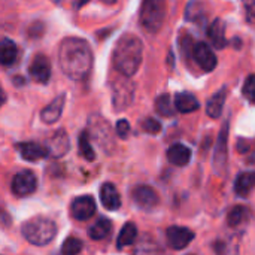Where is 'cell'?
<instances>
[{"label":"cell","instance_id":"17","mask_svg":"<svg viewBox=\"0 0 255 255\" xmlns=\"http://www.w3.org/2000/svg\"><path fill=\"white\" fill-rule=\"evenodd\" d=\"M100 199H102L103 206L106 209H109V211H117L121 206V197H120V193H118V190L115 188L114 184L106 182V184L102 185Z\"/></svg>","mask_w":255,"mask_h":255},{"label":"cell","instance_id":"1","mask_svg":"<svg viewBox=\"0 0 255 255\" xmlns=\"http://www.w3.org/2000/svg\"><path fill=\"white\" fill-rule=\"evenodd\" d=\"M58 64L63 73L73 81H84L93 67L90 45L79 37H66L58 46Z\"/></svg>","mask_w":255,"mask_h":255},{"label":"cell","instance_id":"35","mask_svg":"<svg viewBox=\"0 0 255 255\" xmlns=\"http://www.w3.org/2000/svg\"><path fill=\"white\" fill-rule=\"evenodd\" d=\"M115 130H117V134H118L121 139H126V137L130 134V124H128V121H127V120H120V121L117 123Z\"/></svg>","mask_w":255,"mask_h":255},{"label":"cell","instance_id":"34","mask_svg":"<svg viewBox=\"0 0 255 255\" xmlns=\"http://www.w3.org/2000/svg\"><path fill=\"white\" fill-rule=\"evenodd\" d=\"M142 128L149 134H158L161 131V124L154 118H146L142 123Z\"/></svg>","mask_w":255,"mask_h":255},{"label":"cell","instance_id":"10","mask_svg":"<svg viewBox=\"0 0 255 255\" xmlns=\"http://www.w3.org/2000/svg\"><path fill=\"white\" fill-rule=\"evenodd\" d=\"M51 72H52V67H51V61L48 57H45L43 54H37L33 57L28 66V73L36 82L46 84L51 78Z\"/></svg>","mask_w":255,"mask_h":255},{"label":"cell","instance_id":"4","mask_svg":"<svg viewBox=\"0 0 255 255\" xmlns=\"http://www.w3.org/2000/svg\"><path fill=\"white\" fill-rule=\"evenodd\" d=\"M167 13V0H143L140 7V22L149 33H157Z\"/></svg>","mask_w":255,"mask_h":255},{"label":"cell","instance_id":"31","mask_svg":"<svg viewBox=\"0 0 255 255\" xmlns=\"http://www.w3.org/2000/svg\"><path fill=\"white\" fill-rule=\"evenodd\" d=\"M79 152L88 161H93L96 158V152H94V149L91 146V140H90L88 131H82L79 134Z\"/></svg>","mask_w":255,"mask_h":255},{"label":"cell","instance_id":"7","mask_svg":"<svg viewBox=\"0 0 255 255\" xmlns=\"http://www.w3.org/2000/svg\"><path fill=\"white\" fill-rule=\"evenodd\" d=\"M10 188H12V193L18 197H25V196L33 194L37 188L36 175L30 170H22V172L16 173L12 178Z\"/></svg>","mask_w":255,"mask_h":255},{"label":"cell","instance_id":"16","mask_svg":"<svg viewBox=\"0 0 255 255\" xmlns=\"http://www.w3.org/2000/svg\"><path fill=\"white\" fill-rule=\"evenodd\" d=\"M16 151L27 161H37L48 155L46 146H42L40 143L36 142H21L16 145Z\"/></svg>","mask_w":255,"mask_h":255},{"label":"cell","instance_id":"20","mask_svg":"<svg viewBox=\"0 0 255 255\" xmlns=\"http://www.w3.org/2000/svg\"><path fill=\"white\" fill-rule=\"evenodd\" d=\"M214 251L217 255H239V239L233 235L220 238L214 242Z\"/></svg>","mask_w":255,"mask_h":255},{"label":"cell","instance_id":"33","mask_svg":"<svg viewBox=\"0 0 255 255\" xmlns=\"http://www.w3.org/2000/svg\"><path fill=\"white\" fill-rule=\"evenodd\" d=\"M242 94H244V97L248 102L255 103V75H250L245 79V84H244V88H242Z\"/></svg>","mask_w":255,"mask_h":255},{"label":"cell","instance_id":"6","mask_svg":"<svg viewBox=\"0 0 255 255\" xmlns=\"http://www.w3.org/2000/svg\"><path fill=\"white\" fill-rule=\"evenodd\" d=\"M90 133L93 136V139L105 149V151H111L114 148V134H112V128L109 126V123L100 117V115H94L90 118Z\"/></svg>","mask_w":255,"mask_h":255},{"label":"cell","instance_id":"3","mask_svg":"<svg viewBox=\"0 0 255 255\" xmlns=\"http://www.w3.org/2000/svg\"><path fill=\"white\" fill-rule=\"evenodd\" d=\"M21 233L27 242L36 247H45L57 235V226L46 217H34L25 221L21 227Z\"/></svg>","mask_w":255,"mask_h":255},{"label":"cell","instance_id":"9","mask_svg":"<svg viewBox=\"0 0 255 255\" xmlns=\"http://www.w3.org/2000/svg\"><path fill=\"white\" fill-rule=\"evenodd\" d=\"M227 143H229V121L224 123L218 140L215 145V152H214V169L217 173H223L226 163H227Z\"/></svg>","mask_w":255,"mask_h":255},{"label":"cell","instance_id":"21","mask_svg":"<svg viewBox=\"0 0 255 255\" xmlns=\"http://www.w3.org/2000/svg\"><path fill=\"white\" fill-rule=\"evenodd\" d=\"M208 36L212 42V45L218 49L226 48L227 45V37H226V25L224 21L215 19L209 27H208Z\"/></svg>","mask_w":255,"mask_h":255},{"label":"cell","instance_id":"19","mask_svg":"<svg viewBox=\"0 0 255 255\" xmlns=\"http://www.w3.org/2000/svg\"><path fill=\"white\" fill-rule=\"evenodd\" d=\"M167 158L172 164L175 166H187L191 160V151L188 146L182 145V143H175L167 149Z\"/></svg>","mask_w":255,"mask_h":255},{"label":"cell","instance_id":"2","mask_svg":"<svg viewBox=\"0 0 255 255\" xmlns=\"http://www.w3.org/2000/svg\"><path fill=\"white\" fill-rule=\"evenodd\" d=\"M142 58H143L142 40L134 34L121 36L115 45L114 55H112L114 67L117 69V72H120V75L127 78L133 76L139 70L142 64Z\"/></svg>","mask_w":255,"mask_h":255},{"label":"cell","instance_id":"11","mask_svg":"<svg viewBox=\"0 0 255 255\" xmlns=\"http://www.w3.org/2000/svg\"><path fill=\"white\" fill-rule=\"evenodd\" d=\"M70 214L78 221H87L96 214V202L91 196H79L70 205Z\"/></svg>","mask_w":255,"mask_h":255},{"label":"cell","instance_id":"39","mask_svg":"<svg viewBox=\"0 0 255 255\" xmlns=\"http://www.w3.org/2000/svg\"><path fill=\"white\" fill-rule=\"evenodd\" d=\"M102 1H105V3H108V4H114L117 0H102Z\"/></svg>","mask_w":255,"mask_h":255},{"label":"cell","instance_id":"26","mask_svg":"<svg viewBox=\"0 0 255 255\" xmlns=\"http://www.w3.org/2000/svg\"><path fill=\"white\" fill-rule=\"evenodd\" d=\"M185 18L188 21H202L206 18V4L202 0H190L185 7Z\"/></svg>","mask_w":255,"mask_h":255},{"label":"cell","instance_id":"24","mask_svg":"<svg viewBox=\"0 0 255 255\" xmlns=\"http://www.w3.org/2000/svg\"><path fill=\"white\" fill-rule=\"evenodd\" d=\"M255 188V172H242L235 181V191L238 196L245 197Z\"/></svg>","mask_w":255,"mask_h":255},{"label":"cell","instance_id":"5","mask_svg":"<svg viewBox=\"0 0 255 255\" xmlns=\"http://www.w3.org/2000/svg\"><path fill=\"white\" fill-rule=\"evenodd\" d=\"M134 84L130 81V78L123 76L118 78L112 85V105L115 111L121 112L130 108V105L134 100Z\"/></svg>","mask_w":255,"mask_h":255},{"label":"cell","instance_id":"23","mask_svg":"<svg viewBox=\"0 0 255 255\" xmlns=\"http://www.w3.org/2000/svg\"><path fill=\"white\" fill-rule=\"evenodd\" d=\"M227 99V87H223L220 91H217L206 103V114L211 118H218L223 112L224 103Z\"/></svg>","mask_w":255,"mask_h":255},{"label":"cell","instance_id":"28","mask_svg":"<svg viewBox=\"0 0 255 255\" xmlns=\"http://www.w3.org/2000/svg\"><path fill=\"white\" fill-rule=\"evenodd\" d=\"M134 255H166V253L158 247L157 242H154L151 238L145 236L136 245Z\"/></svg>","mask_w":255,"mask_h":255},{"label":"cell","instance_id":"40","mask_svg":"<svg viewBox=\"0 0 255 255\" xmlns=\"http://www.w3.org/2000/svg\"><path fill=\"white\" fill-rule=\"evenodd\" d=\"M51 1H54V3H61L63 0H51Z\"/></svg>","mask_w":255,"mask_h":255},{"label":"cell","instance_id":"15","mask_svg":"<svg viewBox=\"0 0 255 255\" xmlns=\"http://www.w3.org/2000/svg\"><path fill=\"white\" fill-rule=\"evenodd\" d=\"M64 102H66V96L61 94L58 97H55L51 103H48L42 112H40V118L43 123L46 124H54L60 120L61 114H63V109H64Z\"/></svg>","mask_w":255,"mask_h":255},{"label":"cell","instance_id":"37","mask_svg":"<svg viewBox=\"0 0 255 255\" xmlns=\"http://www.w3.org/2000/svg\"><path fill=\"white\" fill-rule=\"evenodd\" d=\"M4 102H6V93L3 91V88H1V85H0V108L4 105Z\"/></svg>","mask_w":255,"mask_h":255},{"label":"cell","instance_id":"22","mask_svg":"<svg viewBox=\"0 0 255 255\" xmlns=\"http://www.w3.org/2000/svg\"><path fill=\"white\" fill-rule=\"evenodd\" d=\"M173 105H175V109L182 112V114H190V112H194L199 109L200 103L199 100L196 99L194 94L191 93H178L175 96V100H173Z\"/></svg>","mask_w":255,"mask_h":255},{"label":"cell","instance_id":"13","mask_svg":"<svg viewBox=\"0 0 255 255\" xmlns=\"http://www.w3.org/2000/svg\"><path fill=\"white\" fill-rule=\"evenodd\" d=\"M133 200L142 209H152L158 205V194L149 185H139L133 190Z\"/></svg>","mask_w":255,"mask_h":255},{"label":"cell","instance_id":"32","mask_svg":"<svg viewBox=\"0 0 255 255\" xmlns=\"http://www.w3.org/2000/svg\"><path fill=\"white\" fill-rule=\"evenodd\" d=\"M82 241H79L78 238H67L64 242H63V247H61V255H78L82 251Z\"/></svg>","mask_w":255,"mask_h":255},{"label":"cell","instance_id":"18","mask_svg":"<svg viewBox=\"0 0 255 255\" xmlns=\"http://www.w3.org/2000/svg\"><path fill=\"white\" fill-rule=\"evenodd\" d=\"M19 55L18 46L10 39H0V66H12L16 63Z\"/></svg>","mask_w":255,"mask_h":255},{"label":"cell","instance_id":"29","mask_svg":"<svg viewBox=\"0 0 255 255\" xmlns=\"http://www.w3.org/2000/svg\"><path fill=\"white\" fill-rule=\"evenodd\" d=\"M136 238H137V229H136V226L133 223H127L121 229V232H120V236L117 239V245H118V248L130 247V245L134 244Z\"/></svg>","mask_w":255,"mask_h":255},{"label":"cell","instance_id":"38","mask_svg":"<svg viewBox=\"0 0 255 255\" xmlns=\"http://www.w3.org/2000/svg\"><path fill=\"white\" fill-rule=\"evenodd\" d=\"M90 0H75V9H79V7H82L84 4H87Z\"/></svg>","mask_w":255,"mask_h":255},{"label":"cell","instance_id":"36","mask_svg":"<svg viewBox=\"0 0 255 255\" xmlns=\"http://www.w3.org/2000/svg\"><path fill=\"white\" fill-rule=\"evenodd\" d=\"M247 16L251 22H255V0H244Z\"/></svg>","mask_w":255,"mask_h":255},{"label":"cell","instance_id":"27","mask_svg":"<svg viewBox=\"0 0 255 255\" xmlns=\"http://www.w3.org/2000/svg\"><path fill=\"white\" fill-rule=\"evenodd\" d=\"M111 230H112V223L108 218H99V221H96L90 227L88 235L94 241H102V239H105V238L109 236Z\"/></svg>","mask_w":255,"mask_h":255},{"label":"cell","instance_id":"14","mask_svg":"<svg viewBox=\"0 0 255 255\" xmlns=\"http://www.w3.org/2000/svg\"><path fill=\"white\" fill-rule=\"evenodd\" d=\"M70 148V143H69V136L64 130H58L55 131L48 143H46V149H48V155L54 157V158H60L63 157Z\"/></svg>","mask_w":255,"mask_h":255},{"label":"cell","instance_id":"12","mask_svg":"<svg viewBox=\"0 0 255 255\" xmlns=\"http://www.w3.org/2000/svg\"><path fill=\"white\" fill-rule=\"evenodd\" d=\"M166 238H167V244L170 245V248L179 251V250L187 248L193 242L194 233L190 229H187V227L173 226V227H169L167 229Z\"/></svg>","mask_w":255,"mask_h":255},{"label":"cell","instance_id":"25","mask_svg":"<svg viewBox=\"0 0 255 255\" xmlns=\"http://www.w3.org/2000/svg\"><path fill=\"white\" fill-rule=\"evenodd\" d=\"M250 218H251V214H250L248 208H245V206H236V208L230 209L227 214V223L233 229H238V227L247 224L250 221Z\"/></svg>","mask_w":255,"mask_h":255},{"label":"cell","instance_id":"8","mask_svg":"<svg viewBox=\"0 0 255 255\" xmlns=\"http://www.w3.org/2000/svg\"><path fill=\"white\" fill-rule=\"evenodd\" d=\"M193 58L194 61L199 64L200 69H203L205 72H212L217 67V55L215 52L211 49V46L205 42H197L194 43L193 48Z\"/></svg>","mask_w":255,"mask_h":255},{"label":"cell","instance_id":"30","mask_svg":"<svg viewBox=\"0 0 255 255\" xmlns=\"http://www.w3.org/2000/svg\"><path fill=\"white\" fill-rule=\"evenodd\" d=\"M155 111L161 117H173L175 105H172V99L169 94H161L155 99Z\"/></svg>","mask_w":255,"mask_h":255}]
</instances>
